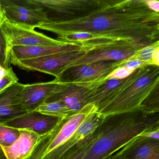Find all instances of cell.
Wrapping results in <instances>:
<instances>
[{"instance_id":"16","label":"cell","mask_w":159,"mask_h":159,"mask_svg":"<svg viewBox=\"0 0 159 159\" xmlns=\"http://www.w3.org/2000/svg\"><path fill=\"white\" fill-rule=\"evenodd\" d=\"M35 111L45 115L61 119L71 115L67 107L60 101L44 102Z\"/></svg>"},{"instance_id":"23","label":"cell","mask_w":159,"mask_h":159,"mask_svg":"<svg viewBox=\"0 0 159 159\" xmlns=\"http://www.w3.org/2000/svg\"><path fill=\"white\" fill-rule=\"evenodd\" d=\"M133 71L126 68L123 66H120L114 70L109 76L106 78L107 80H111V79H125L129 76Z\"/></svg>"},{"instance_id":"25","label":"cell","mask_w":159,"mask_h":159,"mask_svg":"<svg viewBox=\"0 0 159 159\" xmlns=\"http://www.w3.org/2000/svg\"><path fill=\"white\" fill-rule=\"evenodd\" d=\"M147 6L152 11L159 13V1L158 0H146Z\"/></svg>"},{"instance_id":"31","label":"cell","mask_w":159,"mask_h":159,"mask_svg":"<svg viewBox=\"0 0 159 159\" xmlns=\"http://www.w3.org/2000/svg\"><path fill=\"white\" fill-rule=\"evenodd\" d=\"M4 71L3 70H2L1 68H0V77H1L2 76V74L4 73Z\"/></svg>"},{"instance_id":"10","label":"cell","mask_w":159,"mask_h":159,"mask_svg":"<svg viewBox=\"0 0 159 159\" xmlns=\"http://www.w3.org/2000/svg\"><path fill=\"white\" fill-rule=\"evenodd\" d=\"M62 119L33 111L2 125L19 130L31 131L42 137L52 131Z\"/></svg>"},{"instance_id":"13","label":"cell","mask_w":159,"mask_h":159,"mask_svg":"<svg viewBox=\"0 0 159 159\" xmlns=\"http://www.w3.org/2000/svg\"><path fill=\"white\" fill-rule=\"evenodd\" d=\"M24 86L17 82L0 92V125L28 112L18 98Z\"/></svg>"},{"instance_id":"28","label":"cell","mask_w":159,"mask_h":159,"mask_svg":"<svg viewBox=\"0 0 159 159\" xmlns=\"http://www.w3.org/2000/svg\"><path fill=\"white\" fill-rule=\"evenodd\" d=\"M0 159H7L1 147H0Z\"/></svg>"},{"instance_id":"17","label":"cell","mask_w":159,"mask_h":159,"mask_svg":"<svg viewBox=\"0 0 159 159\" xmlns=\"http://www.w3.org/2000/svg\"><path fill=\"white\" fill-rule=\"evenodd\" d=\"M94 133V132H93ZM94 133L57 159H83L95 141Z\"/></svg>"},{"instance_id":"22","label":"cell","mask_w":159,"mask_h":159,"mask_svg":"<svg viewBox=\"0 0 159 159\" xmlns=\"http://www.w3.org/2000/svg\"><path fill=\"white\" fill-rule=\"evenodd\" d=\"M18 78L13 70L12 68L4 71L2 76L0 77V92L11 84L18 82Z\"/></svg>"},{"instance_id":"9","label":"cell","mask_w":159,"mask_h":159,"mask_svg":"<svg viewBox=\"0 0 159 159\" xmlns=\"http://www.w3.org/2000/svg\"><path fill=\"white\" fill-rule=\"evenodd\" d=\"M144 47L125 42H115L99 47L91 54L73 62L68 69L102 61H127Z\"/></svg>"},{"instance_id":"30","label":"cell","mask_w":159,"mask_h":159,"mask_svg":"<svg viewBox=\"0 0 159 159\" xmlns=\"http://www.w3.org/2000/svg\"><path fill=\"white\" fill-rule=\"evenodd\" d=\"M116 157H117V159H124V158H121V157H117V156H116ZM159 159V156H155V157H152V158H150V159Z\"/></svg>"},{"instance_id":"7","label":"cell","mask_w":159,"mask_h":159,"mask_svg":"<svg viewBox=\"0 0 159 159\" xmlns=\"http://www.w3.org/2000/svg\"><path fill=\"white\" fill-rule=\"evenodd\" d=\"M0 27L12 48L56 46L67 42L52 39L34 30L12 24L5 18Z\"/></svg>"},{"instance_id":"26","label":"cell","mask_w":159,"mask_h":159,"mask_svg":"<svg viewBox=\"0 0 159 159\" xmlns=\"http://www.w3.org/2000/svg\"><path fill=\"white\" fill-rule=\"evenodd\" d=\"M152 62L154 65L159 66V48L154 52L152 57Z\"/></svg>"},{"instance_id":"4","label":"cell","mask_w":159,"mask_h":159,"mask_svg":"<svg viewBox=\"0 0 159 159\" xmlns=\"http://www.w3.org/2000/svg\"><path fill=\"white\" fill-rule=\"evenodd\" d=\"M104 45L92 44L80 51L61 53L29 60L13 61L11 64L22 69L50 74L58 80L70 64L91 54L95 50Z\"/></svg>"},{"instance_id":"19","label":"cell","mask_w":159,"mask_h":159,"mask_svg":"<svg viewBox=\"0 0 159 159\" xmlns=\"http://www.w3.org/2000/svg\"><path fill=\"white\" fill-rule=\"evenodd\" d=\"M57 126L49 134L41 138L33 152L30 156L26 159H43V156L46 154L48 148L55 134Z\"/></svg>"},{"instance_id":"1","label":"cell","mask_w":159,"mask_h":159,"mask_svg":"<svg viewBox=\"0 0 159 159\" xmlns=\"http://www.w3.org/2000/svg\"><path fill=\"white\" fill-rule=\"evenodd\" d=\"M39 28L58 38L85 32L145 47L159 42V13L150 10L146 0H84L70 20L48 22Z\"/></svg>"},{"instance_id":"5","label":"cell","mask_w":159,"mask_h":159,"mask_svg":"<svg viewBox=\"0 0 159 159\" xmlns=\"http://www.w3.org/2000/svg\"><path fill=\"white\" fill-rule=\"evenodd\" d=\"M125 62L102 61L76 66L67 69L57 80L61 83L72 84L106 81L109 75Z\"/></svg>"},{"instance_id":"18","label":"cell","mask_w":159,"mask_h":159,"mask_svg":"<svg viewBox=\"0 0 159 159\" xmlns=\"http://www.w3.org/2000/svg\"><path fill=\"white\" fill-rule=\"evenodd\" d=\"M11 49L12 47L0 27V68L4 71L12 68Z\"/></svg>"},{"instance_id":"2","label":"cell","mask_w":159,"mask_h":159,"mask_svg":"<svg viewBox=\"0 0 159 159\" xmlns=\"http://www.w3.org/2000/svg\"><path fill=\"white\" fill-rule=\"evenodd\" d=\"M159 126V112L140 110L105 116L94 132L95 141L83 159H105L134 139Z\"/></svg>"},{"instance_id":"3","label":"cell","mask_w":159,"mask_h":159,"mask_svg":"<svg viewBox=\"0 0 159 159\" xmlns=\"http://www.w3.org/2000/svg\"><path fill=\"white\" fill-rule=\"evenodd\" d=\"M159 66L144 64L136 69L129 76L122 79L97 107L103 116L139 109L143 101L159 90Z\"/></svg>"},{"instance_id":"27","label":"cell","mask_w":159,"mask_h":159,"mask_svg":"<svg viewBox=\"0 0 159 159\" xmlns=\"http://www.w3.org/2000/svg\"><path fill=\"white\" fill-rule=\"evenodd\" d=\"M4 19H5V17H4V13H3V11L2 8L1 1H0V25H1Z\"/></svg>"},{"instance_id":"6","label":"cell","mask_w":159,"mask_h":159,"mask_svg":"<svg viewBox=\"0 0 159 159\" xmlns=\"http://www.w3.org/2000/svg\"><path fill=\"white\" fill-rule=\"evenodd\" d=\"M5 19L12 24L34 30L47 23L40 9L27 4L24 0H0Z\"/></svg>"},{"instance_id":"8","label":"cell","mask_w":159,"mask_h":159,"mask_svg":"<svg viewBox=\"0 0 159 159\" xmlns=\"http://www.w3.org/2000/svg\"><path fill=\"white\" fill-rule=\"evenodd\" d=\"M102 84L101 82L84 84L59 82L53 93L44 102L61 101L67 107L72 115L88 105L87 99L90 91Z\"/></svg>"},{"instance_id":"11","label":"cell","mask_w":159,"mask_h":159,"mask_svg":"<svg viewBox=\"0 0 159 159\" xmlns=\"http://www.w3.org/2000/svg\"><path fill=\"white\" fill-rule=\"evenodd\" d=\"M93 43L69 42L53 46H15L12 48L11 62L29 60L52 55L80 51Z\"/></svg>"},{"instance_id":"12","label":"cell","mask_w":159,"mask_h":159,"mask_svg":"<svg viewBox=\"0 0 159 159\" xmlns=\"http://www.w3.org/2000/svg\"><path fill=\"white\" fill-rule=\"evenodd\" d=\"M59 82L55 79L47 82L24 84L18 97L20 104L28 112L35 111L53 93Z\"/></svg>"},{"instance_id":"14","label":"cell","mask_w":159,"mask_h":159,"mask_svg":"<svg viewBox=\"0 0 159 159\" xmlns=\"http://www.w3.org/2000/svg\"><path fill=\"white\" fill-rule=\"evenodd\" d=\"M115 155L126 159H148L159 156V140L139 136Z\"/></svg>"},{"instance_id":"29","label":"cell","mask_w":159,"mask_h":159,"mask_svg":"<svg viewBox=\"0 0 159 159\" xmlns=\"http://www.w3.org/2000/svg\"><path fill=\"white\" fill-rule=\"evenodd\" d=\"M105 159H117V158L116 155H115V154H114L109 156L107 158H105Z\"/></svg>"},{"instance_id":"24","label":"cell","mask_w":159,"mask_h":159,"mask_svg":"<svg viewBox=\"0 0 159 159\" xmlns=\"http://www.w3.org/2000/svg\"><path fill=\"white\" fill-rule=\"evenodd\" d=\"M139 136L159 140V126L153 127L146 131Z\"/></svg>"},{"instance_id":"21","label":"cell","mask_w":159,"mask_h":159,"mask_svg":"<svg viewBox=\"0 0 159 159\" xmlns=\"http://www.w3.org/2000/svg\"><path fill=\"white\" fill-rule=\"evenodd\" d=\"M158 48H159V42L144 47L138 51L131 59L139 60L145 63H152V56L154 52Z\"/></svg>"},{"instance_id":"15","label":"cell","mask_w":159,"mask_h":159,"mask_svg":"<svg viewBox=\"0 0 159 159\" xmlns=\"http://www.w3.org/2000/svg\"><path fill=\"white\" fill-rule=\"evenodd\" d=\"M19 138L9 147L2 148L7 159H26L30 156L42 137L36 133L19 130Z\"/></svg>"},{"instance_id":"20","label":"cell","mask_w":159,"mask_h":159,"mask_svg":"<svg viewBox=\"0 0 159 159\" xmlns=\"http://www.w3.org/2000/svg\"><path fill=\"white\" fill-rule=\"evenodd\" d=\"M20 136L19 129L0 125V147L11 146Z\"/></svg>"}]
</instances>
